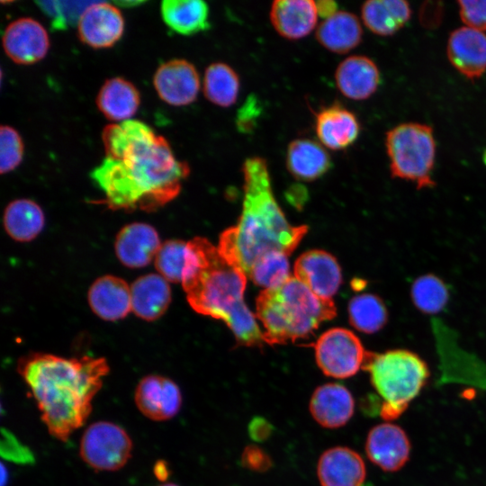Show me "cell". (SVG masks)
Listing matches in <instances>:
<instances>
[{
    "label": "cell",
    "mask_w": 486,
    "mask_h": 486,
    "mask_svg": "<svg viewBox=\"0 0 486 486\" xmlns=\"http://www.w3.org/2000/svg\"><path fill=\"white\" fill-rule=\"evenodd\" d=\"M102 140L104 158L90 176L109 209L150 212L180 194L189 166L148 124L130 119L106 125Z\"/></svg>",
    "instance_id": "cell-1"
},
{
    "label": "cell",
    "mask_w": 486,
    "mask_h": 486,
    "mask_svg": "<svg viewBox=\"0 0 486 486\" xmlns=\"http://www.w3.org/2000/svg\"><path fill=\"white\" fill-rule=\"evenodd\" d=\"M109 369L103 357L44 353L30 354L18 364L49 433L61 441L86 421Z\"/></svg>",
    "instance_id": "cell-2"
},
{
    "label": "cell",
    "mask_w": 486,
    "mask_h": 486,
    "mask_svg": "<svg viewBox=\"0 0 486 486\" xmlns=\"http://www.w3.org/2000/svg\"><path fill=\"white\" fill-rule=\"evenodd\" d=\"M244 199L235 226L219 239L220 253L248 275L253 266L274 253L290 256L307 233L306 226H292L285 219L272 191L267 162L261 157L242 165Z\"/></svg>",
    "instance_id": "cell-3"
},
{
    "label": "cell",
    "mask_w": 486,
    "mask_h": 486,
    "mask_svg": "<svg viewBox=\"0 0 486 486\" xmlns=\"http://www.w3.org/2000/svg\"><path fill=\"white\" fill-rule=\"evenodd\" d=\"M245 273L205 238L187 242L182 285L196 312L224 321L239 344L261 346L263 332L244 301Z\"/></svg>",
    "instance_id": "cell-4"
},
{
    "label": "cell",
    "mask_w": 486,
    "mask_h": 486,
    "mask_svg": "<svg viewBox=\"0 0 486 486\" xmlns=\"http://www.w3.org/2000/svg\"><path fill=\"white\" fill-rule=\"evenodd\" d=\"M256 311L264 341L270 345L307 338L321 322L336 316L332 299L317 296L294 276L264 289L256 298Z\"/></svg>",
    "instance_id": "cell-5"
},
{
    "label": "cell",
    "mask_w": 486,
    "mask_h": 486,
    "mask_svg": "<svg viewBox=\"0 0 486 486\" xmlns=\"http://www.w3.org/2000/svg\"><path fill=\"white\" fill-rule=\"evenodd\" d=\"M363 368L370 374L374 388L383 399L380 412L385 420L399 418L430 375L426 361L404 348L368 352Z\"/></svg>",
    "instance_id": "cell-6"
},
{
    "label": "cell",
    "mask_w": 486,
    "mask_h": 486,
    "mask_svg": "<svg viewBox=\"0 0 486 486\" xmlns=\"http://www.w3.org/2000/svg\"><path fill=\"white\" fill-rule=\"evenodd\" d=\"M385 146L392 177L411 181L418 190L435 186L431 175L436 142L430 126L415 122L397 125L386 132Z\"/></svg>",
    "instance_id": "cell-7"
},
{
    "label": "cell",
    "mask_w": 486,
    "mask_h": 486,
    "mask_svg": "<svg viewBox=\"0 0 486 486\" xmlns=\"http://www.w3.org/2000/svg\"><path fill=\"white\" fill-rule=\"evenodd\" d=\"M132 448V440L123 428L102 420L92 423L83 433L79 454L94 470L114 472L128 463Z\"/></svg>",
    "instance_id": "cell-8"
},
{
    "label": "cell",
    "mask_w": 486,
    "mask_h": 486,
    "mask_svg": "<svg viewBox=\"0 0 486 486\" xmlns=\"http://www.w3.org/2000/svg\"><path fill=\"white\" fill-rule=\"evenodd\" d=\"M314 348L320 369L324 374L338 379L355 375L363 368L368 353L358 337L343 328L324 332Z\"/></svg>",
    "instance_id": "cell-9"
},
{
    "label": "cell",
    "mask_w": 486,
    "mask_h": 486,
    "mask_svg": "<svg viewBox=\"0 0 486 486\" xmlns=\"http://www.w3.org/2000/svg\"><path fill=\"white\" fill-rule=\"evenodd\" d=\"M134 400L139 411L153 421L173 418L182 406V393L171 379L157 374L143 377L138 383Z\"/></svg>",
    "instance_id": "cell-10"
},
{
    "label": "cell",
    "mask_w": 486,
    "mask_h": 486,
    "mask_svg": "<svg viewBox=\"0 0 486 486\" xmlns=\"http://www.w3.org/2000/svg\"><path fill=\"white\" fill-rule=\"evenodd\" d=\"M154 87L161 100L174 106L194 103L200 90V76L195 67L182 58L170 59L158 68Z\"/></svg>",
    "instance_id": "cell-11"
},
{
    "label": "cell",
    "mask_w": 486,
    "mask_h": 486,
    "mask_svg": "<svg viewBox=\"0 0 486 486\" xmlns=\"http://www.w3.org/2000/svg\"><path fill=\"white\" fill-rule=\"evenodd\" d=\"M5 54L16 64L30 65L45 58L50 48L44 27L30 17L19 18L7 25L3 34Z\"/></svg>",
    "instance_id": "cell-12"
},
{
    "label": "cell",
    "mask_w": 486,
    "mask_h": 486,
    "mask_svg": "<svg viewBox=\"0 0 486 486\" xmlns=\"http://www.w3.org/2000/svg\"><path fill=\"white\" fill-rule=\"evenodd\" d=\"M411 445L406 432L392 423L374 427L365 441L369 460L385 472H397L409 461Z\"/></svg>",
    "instance_id": "cell-13"
},
{
    "label": "cell",
    "mask_w": 486,
    "mask_h": 486,
    "mask_svg": "<svg viewBox=\"0 0 486 486\" xmlns=\"http://www.w3.org/2000/svg\"><path fill=\"white\" fill-rule=\"evenodd\" d=\"M77 32L83 43L94 49L110 48L122 36L124 19L116 6L94 1L82 14Z\"/></svg>",
    "instance_id": "cell-14"
},
{
    "label": "cell",
    "mask_w": 486,
    "mask_h": 486,
    "mask_svg": "<svg viewBox=\"0 0 486 486\" xmlns=\"http://www.w3.org/2000/svg\"><path fill=\"white\" fill-rule=\"evenodd\" d=\"M294 277L323 299H331L342 282L341 269L336 258L319 249L307 251L297 258Z\"/></svg>",
    "instance_id": "cell-15"
},
{
    "label": "cell",
    "mask_w": 486,
    "mask_h": 486,
    "mask_svg": "<svg viewBox=\"0 0 486 486\" xmlns=\"http://www.w3.org/2000/svg\"><path fill=\"white\" fill-rule=\"evenodd\" d=\"M446 53L453 67L470 80L486 71V34L467 26L451 32Z\"/></svg>",
    "instance_id": "cell-16"
},
{
    "label": "cell",
    "mask_w": 486,
    "mask_h": 486,
    "mask_svg": "<svg viewBox=\"0 0 486 486\" xmlns=\"http://www.w3.org/2000/svg\"><path fill=\"white\" fill-rule=\"evenodd\" d=\"M161 244L154 227L144 222H133L118 232L114 250L123 266L141 268L155 259Z\"/></svg>",
    "instance_id": "cell-17"
},
{
    "label": "cell",
    "mask_w": 486,
    "mask_h": 486,
    "mask_svg": "<svg viewBox=\"0 0 486 486\" xmlns=\"http://www.w3.org/2000/svg\"><path fill=\"white\" fill-rule=\"evenodd\" d=\"M317 473L321 486H362L366 469L357 452L349 447L336 446L320 455Z\"/></svg>",
    "instance_id": "cell-18"
},
{
    "label": "cell",
    "mask_w": 486,
    "mask_h": 486,
    "mask_svg": "<svg viewBox=\"0 0 486 486\" xmlns=\"http://www.w3.org/2000/svg\"><path fill=\"white\" fill-rule=\"evenodd\" d=\"M315 131L326 148L342 150L358 138L360 125L356 116L340 104L320 109L315 115Z\"/></svg>",
    "instance_id": "cell-19"
},
{
    "label": "cell",
    "mask_w": 486,
    "mask_h": 486,
    "mask_svg": "<svg viewBox=\"0 0 486 486\" xmlns=\"http://www.w3.org/2000/svg\"><path fill=\"white\" fill-rule=\"evenodd\" d=\"M87 300L93 312L107 321L122 320L131 310L130 286L125 280L112 274L94 281Z\"/></svg>",
    "instance_id": "cell-20"
},
{
    "label": "cell",
    "mask_w": 486,
    "mask_h": 486,
    "mask_svg": "<svg viewBox=\"0 0 486 486\" xmlns=\"http://www.w3.org/2000/svg\"><path fill=\"white\" fill-rule=\"evenodd\" d=\"M335 82L344 96L362 101L369 98L377 90L380 73L371 58L354 55L339 63L335 71Z\"/></svg>",
    "instance_id": "cell-21"
},
{
    "label": "cell",
    "mask_w": 486,
    "mask_h": 486,
    "mask_svg": "<svg viewBox=\"0 0 486 486\" xmlns=\"http://www.w3.org/2000/svg\"><path fill=\"white\" fill-rule=\"evenodd\" d=\"M354 411L353 395L338 383H326L318 387L310 400L311 416L327 428H338L346 425Z\"/></svg>",
    "instance_id": "cell-22"
},
{
    "label": "cell",
    "mask_w": 486,
    "mask_h": 486,
    "mask_svg": "<svg viewBox=\"0 0 486 486\" xmlns=\"http://www.w3.org/2000/svg\"><path fill=\"white\" fill-rule=\"evenodd\" d=\"M318 16L312 0H276L272 3L269 12L274 29L288 40L309 35L317 25Z\"/></svg>",
    "instance_id": "cell-23"
},
{
    "label": "cell",
    "mask_w": 486,
    "mask_h": 486,
    "mask_svg": "<svg viewBox=\"0 0 486 486\" xmlns=\"http://www.w3.org/2000/svg\"><path fill=\"white\" fill-rule=\"evenodd\" d=\"M286 167L300 181H314L332 166L331 158L319 141L301 138L292 140L286 152Z\"/></svg>",
    "instance_id": "cell-24"
},
{
    "label": "cell",
    "mask_w": 486,
    "mask_h": 486,
    "mask_svg": "<svg viewBox=\"0 0 486 486\" xmlns=\"http://www.w3.org/2000/svg\"><path fill=\"white\" fill-rule=\"evenodd\" d=\"M131 311L139 318L153 321L168 309L171 290L168 282L158 274H147L130 285Z\"/></svg>",
    "instance_id": "cell-25"
},
{
    "label": "cell",
    "mask_w": 486,
    "mask_h": 486,
    "mask_svg": "<svg viewBox=\"0 0 486 486\" xmlns=\"http://www.w3.org/2000/svg\"><path fill=\"white\" fill-rule=\"evenodd\" d=\"M99 111L110 121L130 120L140 104V95L136 86L123 77L107 79L96 96Z\"/></svg>",
    "instance_id": "cell-26"
},
{
    "label": "cell",
    "mask_w": 486,
    "mask_h": 486,
    "mask_svg": "<svg viewBox=\"0 0 486 486\" xmlns=\"http://www.w3.org/2000/svg\"><path fill=\"white\" fill-rule=\"evenodd\" d=\"M363 38V29L356 15L338 11L323 20L316 31V40L328 51L345 54L357 47Z\"/></svg>",
    "instance_id": "cell-27"
},
{
    "label": "cell",
    "mask_w": 486,
    "mask_h": 486,
    "mask_svg": "<svg viewBox=\"0 0 486 486\" xmlns=\"http://www.w3.org/2000/svg\"><path fill=\"white\" fill-rule=\"evenodd\" d=\"M361 16L373 33L391 36L408 22L411 10L404 0H370L363 4Z\"/></svg>",
    "instance_id": "cell-28"
},
{
    "label": "cell",
    "mask_w": 486,
    "mask_h": 486,
    "mask_svg": "<svg viewBox=\"0 0 486 486\" xmlns=\"http://www.w3.org/2000/svg\"><path fill=\"white\" fill-rule=\"evenodd\" d=\"M161 15L174 32L189 36L210 28L209 6L202 0H164Z\"/></svg>",
    "instance_id": "cell-29"
},
{
    "label": "cell",
    "mask_w": 486,
    "mask_h": 486,
    "mask_svg": "<svg viewBox=\"0 0 486 486\" xmlns=\"http://www.w3.org/2000/svg\"><path fill=\"white\" fill-rule=\"evenodd\" d=\"M6 233L14 240L28 242L43 230L45 216L40 206L30 199H16L5 207L3 216Z\"/></svg>",
    "instance_id": "cell-30"
},
{
    "label": "cell",
    "mask_w": 486,
    "mask_h": 486,
    "mask_svg": "<svg viewBox=\"0 0 486 486\" xmlns=\"http://www.w3.org/2000/svg\"><path fill=\"white\" fill-rule=\"evenodd\" d=\"M203 94L208 101L220 107H230L238 100L240 80L237 72L224 62L209 65L203 76Z\"/></svg>",
    "instance_id": "cell-31"
},
{
    "label": "cell",
    "mask_w": 486,
    "mask_h": 486,
    "mask_svg": "<svg viewBox=\"0 0 486 486\" xmlns=\"http://www.w3.org/2000/svg\"><path fill=\"white\" fill-rule=\"evenodd\" d=\"M348 315L352 326L367 334L381 330L388 321V310L383 301L372 293L353 297L348 304Z\"/></svg>",
    "instance_id": "cell-32"
},
{
    "label": "cell",
    "mask_w": 486,
    "mask_h": 486,
    "mask_svg": "<svg viewBox=\"0 0 486 486\" xmlns=\"http://www.w3.org/2000/svg\"><path fill=\"white\" fill-rule=\"evenodd\" d=\"M414 306L422 313L434 315L441 312L449 300L446 283L434 274H426L414 280L410 287Z\"/></svg>",
    "instance_id": "cell-33"
},
{
    "label": "cell",
    "mask_w": 486,
    "mask_h": 486,
    "mask_svg": "<svg viewBox=\"0 0 486 486\" xmlns=\"http://www.w3.org/2000/svg\"><path fill=\"white\" fill-rule=\"evenodd\" d=\"M187 242L169 239L162 243L155 257V267L167 282H182L185 266Z\"/></svg>",
    "instance_id": "cell-34"
},
{
    "label": "cell",
    "mask_w": 486,
    "mask_h": 486,
    "mask_svg": "<svg viewBox=\"0 0 486 486\" xmlns=\"http://www.w3.org/2000/svg\"><path fill=\"white\" fill-rule=\"evenodd\" d=\"M288 258L284 253L269 255L253 266L248 278L265 289L277 287L291 277Z\"/></svg>",
    "instance_id": "cell-35"
},
{
    "label": "cell",
    "mask_w": 486,
    "mask_h": 486,
    "mask_svg": "<svg viewBox=\"0 0 486 486\" xmlns=\"http://www.w3.org/2000/svg\"><path fill=\"white\" fill-rule=\"evenodd\" d=\"M94 1H40L39 7L51 19V27L65 30L78 23L84 12Z\"/></svg>",
    "instance_id": "cell-36"
},
{
    "label": "cell",
    "mask_w": 486,
    "mask_h": 486,
    "mask_svg": "<svg viewBox=\"0 0 486 486\" xmlns=\"http://www.w3.org/2000/svg\"><path fill=\"white\" fill-rule=\"evenodd\" d=\"M23 143L15 129L8 125L0 128V173L15 169L22 160Z\"/></svg>",
    "instance_id": "cell-37"
},
{
    "label": "cell",
    "mask_w": 486,
    "mask_h": 486,
    "mask_svg": "<svg viewBox=\"0 0 486 486\" xmlns=\"http://www.w3.org/2000/svg\"><path fill=\"white\" fill-rule=\"evenodd\" d=\"M459 14L463 22L469 28L486 31V0H460Z\"/></svg>",
    "instance_id": "cell-38"
},
{
    "label": "cell",
    "mask_w": 486,
    "mask_h": 486,
    "mask_svg": "<svg viewBox=\"0 0 486 486\" xmlns=\"http://www.w3.org/2000/svg\"><path fill=\"white\" fill-rule=\"evenodd\" d=\"M242 464L252 471L265 472L272 465L269 455L260 447L251 445L245 447L241 455Z\"/></svg>",
    "instance_id": "cell-39"
},
{
    "label": "cell",
    "mask_w": 486,
    "mask_h": 486,
    "mask_svg": "<svg viewBox=\"0 0 486 486\" xmlns=\"http://www.w3.org/2000/svg\"><path fill=\"white\" fill-rule=\"evenodd\" d=\"M259 115L258 102L250 96L243 104L238 114V128L244 131L253 128L256 118Z\"/></svg>",
    "instance_id": "cell-40"
},
{
    "label": "cell",
    "mask_w": 486,
    "mask_h": 486,
    "mask_svg": "<svg viewBox=\"0 0 486 486\" xmlns=\"http://www.w3.org/2000/svg\"><path fill=\"white\" fill-rule=\"evenodd\" d=\"M272 432V425L264 418H254L249 423V436L253 440L256 442H262L266 440L270 436Z\"/></svg>",
    "instance_id": "cell-41"
},
{
    "label": "cell",
    "mask_w": 486,
    "mask_h": 486,
    "mask_svg": "<svg viewBox=\"0 0 486 486\" xmlns=\"http://www.w3.org/2000/svg\"><path fill=\"white\" fill-rule=\"evenodd\" d=\"M318 15L327 19L338 13V4L332 0H320L315 2Z\"/></svg>",
    "instance_id": "cell-42"
},
{
    "label": "cell",
    "mask_w": 486,
    "mask_h": 486,
    "mask_svg": "<svg viewBox=\"0 0 486 486\" xmlns=\"http://www.w3.org/2000/svg\"><path fill=\"white\" fill-rule=\"evenodd\" d=\"M158 486H178V485L172 482H166V483L159 484Z\"/></svg>",
    "instance_id": "cell-43"
}]
</instances>
